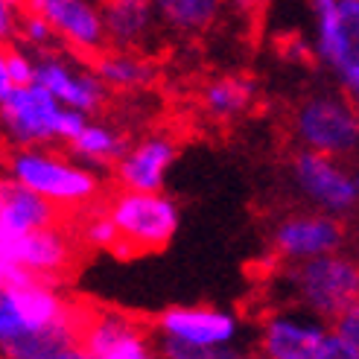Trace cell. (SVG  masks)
Instances as JSON below:
<instances>
[{
  "mask_svg": "<svg viewBox=\"0 0 359 359\" xmlns=\"http://www.w3.org/2000/svg\"><path fill=\"white\" fill-rule=\"evenodd\" d=\"M9 172L15 184H21L32 196L67 213H82L102 202L97 175L59 152L21 149L12 155Z\"/></svg>",
  "mask_w": 359,
  "mask_h": 359,
  "instance_id": "6da1fadb",
  "label": "cell"
},
{
  "mask_svg": "<svg viewBox=\"0 0 359 359\" xmlns=\"http://www.w3.org/2000/svg\"><path fill=\"white\" fill-rule=\"evenodd\" d=\"M117 234V255L135 257L147 251H161L178 228V208L158 193L120 190L100 202Z\"/></svg>",
  "mask_w": 359,
  "mask_h": 359,
  "instance_id": "7a4b0ae2",
  "label": "cell"
},
{
  "mask_svg": "<svg viewBox=\"0 0 359 359\" xmlns=\"http://www.w3.org/2000/svg\"><path fill=\"white\" fill-rule=\"evenodd\" d=\"M0 117L6 123V132L18 143H70L85 126L82 114L62 109L39 85L15 88L6 100H0Z\"/></svg>",
  "mask_w": 359,
  "mask_h": 359,
  "instance_id": "3957f363",
  "label": "cell"
},
{
  "mask_svg": "<svg viewBox=\"0 0 359 359\" xmlns=\"http://www.w3.org/2000/svg\"><path fill=\"white\" fill-rule=\"evenodd\" d=\"M292 292L310 313L336 321L345 310L356 307L359 275L353 260L345 255H327L307 263H295L292 269Z\"/></svg>",
  "mask_w": 359,
  "mask_h": 359,
  "instance_id": "277c9868",
  "label": "cell"
},
{
  "mask_svg": "<svg viewBox=\"0 0 359 359\" xmlns=\"http://www.w3.org/2000/svg\"><path fill=\"white\" fill-rule=\"evenodd\" d=\"M292 132L307 147V152L339 158L353 152L359 140V120L345 100L325 94V97L307 100L295 111Z\"/></svg>",
  "mask_w": 359,
  "mask_h": 359,
  "instance_id": "5b68a950",
  "label": "cell"
},
{
  "mask_svg": "<svg viewBox=\"0 0 359 359\" xmlns=\"http://www.w3.org/2000/svg\"><path fill=\"white\" fill-rule=\"evenodd\" d=\"M318 56L325 59L348 94L359 91V4L318 0Z\"/></svg>",
  "mask_w": 359,
  "mask_h": 359,
  "instance_id": "8992f818",
  "label": "cell"
},
{
  "mask_svg": "<svg viewBox=\"0 0 359 359\" xmlns=\"http://www.w3.org/2000/svg\"><path fill=\"white\" fill-rule=\"evenodd\" d=\"M292 175L298 187L307 193V199L316 202L327 217H342L356 208V178L339 164L336 158H325L301 149L292 158Z\"/></svg>",
  "mask_w": 359,
  "mask_h": 359,
  "instance_id": "52a82bcc",
  "label": "cell"
},
{
  "mask_svg": "<svg viewBox=\"0 0 359 359\" xmlns=\"http://www.w3.org/2000/svg\"><path fill=\"white\" fill-rule=\"evenodd\" d=\"M342 243L345 228L327 213H298V217L283 219L272 234L275 255L290 263H307L316 257L339 255Z\"/></svg>",
  "mask_w": 359,
  "mask_h": 359,
  "instance_id": "ba28073f",
  "label": "cell"
},
{
  "mask_svg": "<svg viewBox=\"0 0 359 359\" xmlns=\"http://www.w3.org/2000/svg\"><path fill=\"white\" fill-rule=\"evenodd\" d=\"M161 339L190 348H225L237 336V318L213 307H170L155 318Z\"/></svg>",
  "mask_w": 359,
  "mask_h": 359,
  "instance_id": "9c48e42d",
  "label": "cell"
},
{
  "mask_svg": "<svg viewBox=\"0 0 359 359\" xmlns=\"http://www.w3.org/2000/svg\"><path fill=\"white\" fill-rule=\"evenodd\" d=\"M29 6L44 18L50 32L62 35L76 50L94 53V59L105 53V29L97 6H88L82 0H39Z\"/></svg>",
  "mask_w": 359,
  "mask_h": 359,
  "instance_id": "30bf717a",
  "label": "cell"
},
{
  "mask_svg": "<svg viewBox=\"0 0 359 359\" xmlns=\"http://www.w3.org/2000/svg\"><path fill=\"white\" fill-rule=\"evenodd\" d=\"M175 155H178V143L164 135L135 143L114 164L120 184L132 193H158Z\"/></svg>",
  "mask_w": 359,
  "mask_h": 359,
  "instance_id": "8fae6325",
  "label": "cell"
},
{
  "mask_svg": "<svg viewBox=\"0 0 359 359\" xmlns=\"http://www.w3.org/2000/svg\"><path fill=\"white\" fill-rule=\"evenodd\" d=\"M32 70L35 85L44 88L56 102H65L67 111H100L105 105V88L97 82V76L76 74L59 59H44Z\"/></svg>",
  "mask_w": 359,
  "mask_h": 359,
  "instance_id": "7c38bea8",
  "label": "cell"
},
{
  "mask_svg": "<svg viewBox=\"0 0 359 359\" xmlns=\"http://www.w3.org/2000/svg\"><path fill=\"white\" fill-rule=\"evenodd\" d=\"M325 327L295 316H272L263 325L260 353L263 359H316L325 339Z\"/></svg>",
  "mask_w": 359,
  "mask_h": 359,
  "instance_id": "4fadbf2b",
  "label": "cell"
},
{
  "mask_svg": "<svg viewBox=\"0 0 359 359\" xmlns=\"http://www.w3.org/2000/svg\"><path fill=\"white\" fill-rule=\"evenodd\" d=\"M102 18L105 41H114L120 47L140 44V39H147V32L152 27V9L149 4H137V0H120V4H109Z\"/></svg>",
  "mask_w": 359,
  "mask_h": 359,
  "instance_id": "5bb4252c",
  "label": "cell"
},
{
  "mask_svg": "<svg viewBox=\"0 0 359 359\" xmlns=\"http://www.w3.org/2000/svg\"><path fill=\"white\" fill-rule=\"evenodd\" d=\"M152 67L140 62L129 53H100L97 56V82L117 88V91H137V88L149 85Z\"/></svg>",
  "mask_w": 359,
  "mask_h": 359,
  "instance_id": "9a60e30c",
  "label": "cell"
},
{
  "mask_svg": "<svg viewBox=\"0 0 359 359\" xmlns=\"http://www.w3.org/2000/svg\"><path fill=\"white\" fill-rule=\"evenodd\" d=\"M76 155H82L85 161H94V164H117V161L126 155V140L111 132L109 126H100V123H85L82 132L70 140Z\"/></svg>",
  "mask_w": 359,
  "mask_h": 359,
  "instance_id": "2e32d148",
  "label": "cell"
},
{
  "mask_svg": "<svg viewBox=\"0 0 359 359\" xmlns=\"http://www.w3.org/2000/svg\"><path fill=\"white\" fill-rule=\"evenodd\" d=\"M202 102L205 109L213 114V117H222V120H231L248 109L251 102V85L243 82V79H213L205 94H202Z\"/></svg>",
  "mask_w": 359,
  "mask_h": 359,
  "instance_id": "e0dca14e",
  "label": "cell"
},
{
  "mask_svg": "<svg viewBox=\"0 0 359 359\" xmlns=\"http://www.w3.org/2000/svg\"><path fill=\"white\" fill-rule=\"evenodd\" d=\"M217 9L219 6L210 4V0H167V4H161V15L175 29H184V32L210 27L213 18H217Z\"/></svg>",
  "mask_w": 359,
  "mask_h": 359,
  "instance_id": "ac0fdd59",
  "label": "cell"
},
{
  "mask_svg": "<svg viewBox=\"0 0 359 359\" xmlns=\"http://www.w3.org/2000/svg\"><path fill=\"white\" fill-rule=\"evenodd\" d=\"M161 353H164V359H243L240 353L225 348H190L172 342V339H161Z\"/></svg>",
  "mask_w": 359,
  "mask_h": 359,
  "instance_id": "d6986e66",
  "label": "cell"
},
{
  "mask_svg": "<svg viewBox=\"0 0 359 359\" xmlns=\"http://www.w3.org/2000/svg\"><path fill=\"white\" fill-rule=\"evenodd\" d=\"M4 59H6V74H9L12 88L35 85V70H32V65L27 62V56L21 50L12 47V44H4Z\"/></svg>",
  "mask_w": 359,
  "mask_h": 359,
  "instance_id": "ffe728a7",
  "label": "cell"
},
{
  "mask_svg": "<svg viewBox=\"0 0 359 359\" xmlns=\"http://www.w3.org/2000/svg\"><path fill=\"white\" fill-rule=\"evenodd\" d=\"M316 359H359V345H351L345 339H339L333 330H327L318 345Z\"/></svg>",
  "mask_w": 359,
  "mask_h": 359,
  "instance_id": "44dd1931",
  "label": "cell"
},
{
  "mask_svg": "<svg viewBox=\"0 0 359 359\" xmlns=\"http://www.w3.org/2000/svg\"><path fill=\"white\" fill-rule=\"evenodd\" d=\"M330 330H333L339 339H345V342L359 345V307L345 310L342 316L333 321V327H330Z\"/></svg>",
  "mask_w": 359,
  "mask_h": 359,
  "instance_id": "7402d4cb",
  "label": "cell"
},
{
  "mask_svg": "<svg viewBox=\"0 0 359 359\" xmlns=\"http://www.w3.org/2000/svg\"><path fill=\"white\" fill-rule=\"evenodd\" d=\"M15 29H18V6L0 0V44H6Z\"/></svg>",
  "mask_w": 359,
  "mask_h": 359,
  "instance_id": "603a6c76",
  "label": "cell"
},
{
  "mask_svg": "<svg viewBox=\"0 0 359 359\" xmlns=\"http://www.w3.org/2000/svg\"><path fill=\"white\" fill-rule=\"evenodd\" d=\"M27 359H85V353L67 345V348H56V351H47V353H35V356H27Z\"/></svg>",
  "mask_w": 359,
  "mask_h": 359,
  "instance_id": "cb8c5ba5",
  "label": "cell"
},
{
  "mask_svg": "<svg viewBox=\"0 0 359 359\" xmlns=\"http://www.w3.org/2000/svg\"><path fill=\"white\" fill-rule=\"evenodd\" d=\"M12 91H15V88H12V82H9V74H6V59H4V44H0V100H6Z\"/></svg>",
  "mask_w": 359,
  "mask_h": 359,
  "instance_id": "d4e9b609",
  "label": "cell"
}]
</instances>
